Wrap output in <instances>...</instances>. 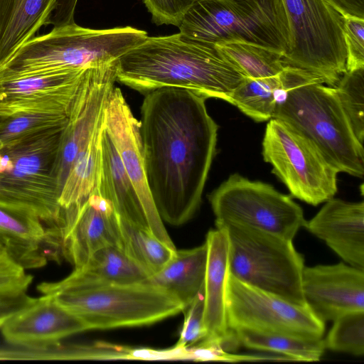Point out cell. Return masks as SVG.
<instances>
[{
	"label": "cell",
	"instance_id": "1",
	"mask_svg": "<svg viewBox=\"0 0 364 364\" xmlns=\"http://www.w3.org/2000/svg\"><path fill=\"white\" fill-rule=\"evenodd\" d=\"M207 98L184 88L146 93L139 131L149 188L162 221L178 226L199 208L215 154L218 125Z\"/></svg>",
	"mask_w": 364,
	"mask_h": 364
},
{
	"label": "cell",
	"instance_id": "2",
	"mask_svg": "<svg viewBox=\"0 0 364 364\" xmlns=\"http://www.w3.org/2000/svg\"><path fill=\"white\" fill-rule=\"evenodd\" d=\"M117 80L141 92L173 87L228 101L245 78L215 46L176 33L149 37L117 60Z\"/></svg>",
	"mask_w": 364,
	"mask_h": 364
},
{
	"label": "cell",
	"instance_id": "3",
	"mask_svg": "<svg viewBox=\"0 0 364 364\" xmlns=\"http://www.w3.org/2000/svg\"><path fill=\"white\" fill-rule=\"evenodd\" d=\"M273 118L308 139L338 172L361 178L364 149L355 137L336 88L311 72L287 65Z\"/></svg>",
	"mask_w": 364,
	"mask_h": 364
},
{
	"label": "cell",
	"instance_id": "4",
	"mask_svg": "<svg viewBox=\"0 0 364 364\" xmlns=\"http://www.w3.org/2000/svg\"><path fill=\"white\" fill-rule=\"evenodd\" d=\"M147 36L146 31L132 26L92 29L75 23L55 26L25 43L0 66V82L116 61Z\"/></svg>",
	"mask_w": 364,
	"mask_h": 364
},
{
	"label": "cell",
	"instance_id": "5",
	"mask_svg": "<svg viewBox=\"0 0 364 364\" xmlns=\"http://www.w3.org/2000/svg\"><path fill=\"white\" fill-rule=\"evenodd\" d=\"M37 289L41 294L52 296L77 316L87 330L149 325L184 310L178 299L149 281L95 286L44 282Z\"/></svg>",
	"mask_w": 364,
	"mask_h": 364
},
{
	"label": "cell",
	"instance_id": "6",
	"mask_svg": "<svg viewBox=\"0 0 364 364\" xmlns=\"http://www.w3.org/2000/svg\"><path fill=\"white\" fill-rule=\"evenodd\" d=\"M194 41L216 45L242 42L277 51L292 45L282 0H196L178 26Z\"/></svg>",
	"mask_w": 364,
	"mask_h": 364
},
{
	"label": "cell",
	"instance_id": "7",
	"mask_svg": "<svg viewBox=\"0 0 364 364\" xmlns=\"http://www.w3.org/2000/svg\"><path fill=\"white\" fill-rule=\"evenodd\" d=\"M66 127L1 150L11 165L0 173V206L32 213L47 228L60 224L63 209L57 168Z\"/></svg>",
	"mask_w": 364,
	"mask_h": 364
},
{
	"label": "cell",
	"instance_id": "8",
	"mask_svg": "<svg viewBox=\"0 0 364 364\" xmlns=\"http://www.w3.org/2000/svg\"><path fill=\"white\" fill-rule=\"evenodd\" d=\"M226 230L230 274L237 280L294 304L306 306L301 289L304 259L292 240L245 226Z\"/></svg>",
	"mask_w": 364,
	"mask_h": 364
},
{
	"label": "cell",
	"instance_id": "9",
	"mask_svg": "<svg viewBox=\"0 0 364 364\" xmlns=\"http://www.w3.org/2000/svg\"><path fill=\"white\" fill-rule=\"evenodd\" d=\"M292 45L284 63L335 87L346 71L343 17L323 0H282Z\"/></svg>",
	"mask_w": 364,
	"mask_h": 364
},
{
	"label": "cell",
	"instance_id": "10",
	"mask_svg": "<svg viewBox=\"0 0 364 364\" xmlns=\"http://www.w3.org/2000/svg\"><path fill=\"white\" fill-rule=\"evenodd\" d=\"M215 226L235 225L292 240L306 220L291 196L270 184L232 174L209 196Z\"/></svg>",
	"mask_w": 364,
	"mask_h": 364
},
{
	"label": "cell",
	"instance_id": "11",
	"mask_svg": "<svg viewBox=\"0 0 364 364\" xmlns=\"http://www.w3.org/2000/svg\"><path fill=\"white\" fill-rule=\"evenodd\" d=\"M262 156L291 196L316 206L337 192L339 172L308 139L280 119L272 118L266 126Z\"/></svg>",
	"mask_w": 364,
	"mask_h": 364
},
{
	"label": "cell",
	"instance_id": "12",
	"mask_svg": "<svg viewBox=\"0 0 364 364\" xmlns=\"http://www.w3.org/2000/svg\"><path fill=\"white\" fill-rule=\"evenodd\" d=\"M227 311L228 326L232 331L248 329L307 338H321L325 331V322L307 306L245 284L230 274Z\"/></svg>",
	"mask_w": 364,
	"mask_h": 364
},
{
	"label": "cell",
	"instance_id": "13",
	"mask_svg": "<svg viewBox=\"0 0 364 364\" xmlns=\"http://www.w3.org/2000/svg\"><path fill=\"white\" fill-rule=\"evenodd\" d=\"M53 237L58 257L78 268L103 247H120L118 215L97 189L83 203L63 209Z\"/></svg>",
	"mask_w": 364,
	"mask_h": 364
},
{
	"label": "cell",
	"instance_id": "14",
	"mask_svg": "<svg viewBox=\"0 0 364 364\" xmlns=\"http://www.w3.org/2000/svg\"><path fill=\"white\" fill-rule=\"evenodd\" d=\"M97 65L0 82V118L24 113L70 114Z\"/></svg>",
	"mask_w": 364,
	"mask_h": 364
},
{
	"label": "cell",
	"instance_id": "15",
	"mask_svg": "<svg viewBox=\"0 0 364 364\" xmlns=\"http://www.w3.org/2000/svg\"><path fill=\"white\" fill-rule=\"evenodd\" d=\"M105 129L150 219L158 237L175 247L154 203L144 168L139 122L134 117L121 90L114 86L105 112Z\"/></svg>",
	"mask_w": 364,
	"mask_h": 364
},
{
	"label": "cell",
	"instance_id": "16",
	"mask_svg": "<svg viewBox=\"0 0 364 364\" xmlns=\"http://www.w3.org/2000/svg\"><path fill=\"white\" fill-rule=\"evenodd\" d=\"M4 339L18 348L45 350L87 328L50 295L42 294L10 316L0 328Z\"/></svg>",
	"mask_w": 364,
	"mask_h": 364
},
{
	"label": "cell",
	"instance_id": "17",
	"mask_svg": "<svg viewBox=\"0 0 364 364\" xmlns=\"http://www.w3.org/2000/svg\"><path fill=\"white\" fill-rule=\"evenodd\" d=\"M301 289L306 306L323 322L364 311V269L346 262L305 267Z\"/></svg>",
	"mask_w": 364,
	"mask_h": 364
},
{
	"label": "cell",
	"instance_id": "18",
	"mask_svg": "<svg viewBox=\"0 0 364 364\" xmlns=\"http://www.w3.org/2000/svg\"><path fill=\"white\" fill-rule=\"evenodd\" d=\"M207 263L203 286V322L206 337L227 351L239 346L228 322L227 296L229 269V241L226 230L216 227L206 235Z\"/></svg>",
	"mask_w": 364,
	"mask_h": 364
},
{
	"label": "cell",
	"instance_id": "19",
	"mask_svg": "<svg viewBox=\"0 0 364 364\" xmlns=\"http://www.w3.org/2000/svg\"><path fill=\"white\" fill-rule=\"evenodd\" d=\"M304 228L346 263L364 269V203L331 198Z\"/></svg>",
	"mask_w": 364,
	"mask_h": 364
},
{
	"label": "cell",
	"instance_id": "20",
	"mask_svg": "<svg viewBox=\"0 0 364 364\" xmlns=\"http://www.w3.org/2000/svg\"><path fill=\"white\" fill-rule=\"evenodd\" d=\"M97 191L110 202L119 218L144 228L158 237L105 126L101 136V164Z\"/></svg>",
	"mask_w": 364,
	"mask_h": 364
},
{
	"label": "cell",
	"instance_id": "21",
	"mask_svg": "<svg viewBox=\"0 0 364 364\" xmlns=\"http://www.w3.org/2000/svg\"><path fill=\"white\" fill-rule=\"evenodd\" d=\"M0 247L26 270L42 267L52 258L46 223L32 213L1 206Z\"/></svg>",
	"mask_w": 364,
	"mask_h": 364
},
{
	"label": "cell",
	"instance_id": "22",
	"mask_svg": "<svg viewBox=\"0 0 364 364\" xmlns=\"http://www.w3.org/2000/svg\"><path fill=\"white\" fill-rule=\"evenodd\" d=\"M58 0H0V66L50 23Z\"/></svg>",
	"mask_w": 364,
	"mask_h": 364
},
{
	"label": "cell",
	"instance_id": "23",
	"mask_svg": "<svg viewBox=\"0 0 364 364\" xmlns=\"http://www.w3.org/2000/svg\"><path fill=\"white\" fill-rule=\"evenodd\" d=\"M207 254L205 242L189 250H176L166 264L148 281L174 296L185 309L203 291Z\"/></svg>",
	"mask_w": 364,
	"mask_h": 364
},
{
	"label": "cell",
	"instance_id": "24",
	"mask_svg": "<svg viewBox=\"0 0 364 364\" xmlns=\"http://www.w3.org/2000/svg\"><path fill=\"white\" fill-rule=\"evenodd\" d=\"M149 274L117 246H108L94 252L86 262L64 279L63 285L95 286L147 282Z\"/></svg>",
	"mask_w": 364,
	"mask_h": 364
},
{
	"label": "cell",
	"instance_id": "25",
	"mask_svg": "<svg viewBox=\"0 0 364 364\" xmlns=\"http://www.w3.org/2000/svg\"><path fill=\"white\" fill-rule=\"evenodd\" d=\"M104 119L77 155L70 168L59 197V203L63 209L83 203L98 188Z\"/></svg>",
	"mask_w": 364,
	"mask_h": 364
},
{
	"label": "cell",
	"instance_id": "26",
	"mask_svg": "<svg viewBox=\"0 0 364 364\" xmlns=\"http://www.w3.org/2000/svg\"><path fill=\"white\" fill-rule=\"evenodd\" d=\"M239 346L286 356L291 361H318L326 349L324 339L248 329L233 331Z\"/></svg>",
	"mask_w": 364,
	"mask_h": 364
},
{
	"label": "cell",
	"instance_id": "27",
	"mask_svg": "<svg viewBox=\"0 0 364 364\" xmlns=\"http://www.w3.org/2000/svg\"><path fill=\"white\" fill-rule=\"evenodd\" d=\"M120 247L150 277L160 271L176 251L151 232L118 217Z\"/></svg>",
	"mask_w": 364,
	"mask_h": 364
},
{
	"label": "cell",
	"instance_id": "28",
	"mask_svg": "<svg viewBox=\"0 0 364 364\" xmlns=\"http://www.w3.org/2000/svg\"><path fill=\"white\" fill-rule=\"evenodd\" d=\"M282 89V73L265 78L245 77L228 102L253 120L264 122L273 118Z\"/></svg>",
	"mask_w": 364,
	"mask_h": 364
},
{
	"label": "cell",
	"instance_id": "29",
	"mask_svg": "<svg viewBox=\"0 0 364 364\" xmlns=\"http://www.w3.org/2000/svg\"><path fill=\"white\" fill-rule=\"evenodd\" d=\"M215 46L245 77L276 76L287 65L282 53L259 46L242 42L223 43Z\"/></svg>",
	"mask_w": 364,
	"mask_h": 364
},
{
	"label": "cell",
	"instance_id": "30",
	"mask_svg": "<svg viewBox=\"0 0 364 364\" xmlns=\"http://www.w3.org/2000/svg\"><path fill=\"white\" fill-rule=\"evenodd\" d=\"M70 115L24 113L0 118V151L33 136L64 128Z\"/></svg>",
	"mask_w": 364,
	"mask_h": 364
},
{
	"label": "cell",
	"instance_id": "31",
	"mask_svg": "<svg viewBox=\"0 0 364 364\" xmlns=\"http://www.w3.org/2000/svg\"><path fill=\"white\" fill-rule=\"evenodd\" d=\"M334 87L355 137L363 144L364 68L346 71Z\"/></svg>",
	"mask_w": 364,
	"mask_h": 364
},
{
	"label": "cell",
	"instance_id": "32",
	"mask_svg": "<svg viewBox=\"0 0 364 364\" xmlns=\"http://www.w3.org/2000/svg\"><path fill=\"white\" fill-rule=\"evenodd\" d=\"M324 339L326 348L355 356L364 354V311H350L333 321Z\"/></svg>",
	"mask_w": 364,
	"mask_h": 364
},
{
	"label": "cell",
	"instance_id": "33",
	"mask_svg": "<svg viewBox=\"0 0 364 364\" xmlns=\"http://www.w3.org/2000/svg\"><path fill=\"white\" fill-rule=\"evenodd\" d=\"M185 317L175 349L183 350L206 337L203 322V291L184 309Z\"/></svg>",
	"mask_w": 364,
	"mask_h": 364
},
{
	"label": "cell",
	"instance_id": "34",
	"mask_svg": "<svg viewBox=\"0 0 364 364\" xmlns=\"http://www.w3.org/2000/svg\"><path fill=\"white\" fill-rule=\"evenodd\" d=\"M346 71L364 68V18L343 17Z\"/></svg>",
	"mask_w": 364,
	"mask_h": 364
},
{
	"label": "cell",
	"instance_id": "35",
	"mask_svg": "<svg viewBox=\"0 0 364 364\" xmlns=\"http://www.w3.org/2000/svg\"><path fill=\"white\" fill-rule=\"evenodd\" d=\"M196 0H143L151 14L153 23L158 26H179L183 17Z\"/></svg>",
	"mask_w": 364,
	"mask_h": 364
},
{
	"label": "cell",
	"instance_id": "36",
	"mask_svg": "<svg viewBox=\"0 0 364 364\" xmlns=\"http://www.w3.org/2000/svg\"><path fill=\"white\" fill-rule=\"evenodd\" d=\"M32 280L26 269L0 249V292L27 291Z\"/></svg>",
	"mask_w": 364,
	"mask_h": 364
},
{
	"label": "cell",
	"instance_id": "37",
	"mask_svg": "<svg viewBox=\"0 0 364 364\" xmlns=\"http://www.w3.org/2000/svg\"><path fill=\"white\" fill-rule=\"evenodd\" d=\"M342 17L364 18V0H323Z\"/></svg>",
	"mask_w": 364,
	"mask_h": 364
},
{
	"label": "cell",
	"instance_id": "38",
	"mask_svg": "<svg viewBox=\"0 0 364 364\" xmlns=\"http://www.w3.org/2000/svg\"><path fill=\"white\" fill-rule=\"evenodd\" d=\"M77 2V0H58L50 23L54 26H60L75 23L74 14Z\"/></svg>",
	"mask_w": 364,
	"mask_h": 364
},
{
	"label": "cell",
	"instance_id": "39",
	"mask_svg": "<svg viewBox=\"0 0 364 364\" xmlns=\"http://www.w3.org/2000/svg\"><path fill=\"white\" fill-rule=\"evenodd\" d=\"M11 315H0V328L3 326L6 320Z\"/></svg>",
	"mask_w": 364,
	"mask_h": 364
},
{
	"label": "cell",
	"instance_id": "40",
	"mask_svg": "<svg viewBox=\"0 0 364 364\" xmlns=\"http://www.w3.org/2000/svg\"><path fill=\"white\" fill-rule=\"evenodd\" d=\"M0 249H1V248L0 247Z\"/></svg>",
	"mask_w": 364,
	"mask_h": 364
}]
</instances>
